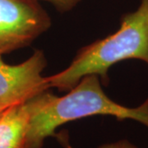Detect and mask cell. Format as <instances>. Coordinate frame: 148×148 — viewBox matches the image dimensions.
Listing matches in <instances>:
<instances>
[{
	"label": "cell",
	"instance_id": "6",
	"mask_svg": "<svg viewBox=\"0 0 148 148\" xmlns=\"http://www.w3.org/2000/svg\"><path fill=\"white\" fill-rule=\"evenodd\" d=\"M39 2H45L50 3L55 9L61 12H66L73 10L82 2V0H37Z\"/></svg>",
	"mask_w": 148,
	"mask_h": 148
},
{
	"label": "cell",
	"instance_id": "2",
	"mask_svg": "<svg viewBox=\"0 0 148 148\" xmlns=\"http://www.w3.org/2000/svg\"><path fill=\"white\" fill-rule=\"evenodd\" d=\"M139 59L148 66V0L122 16L119 30L104 39L81 48L66 69L47 77L49 88L69 91L82 77L97 75L104 84L114 64Z\"/></svg>",
	"mask_w": 148,
	"mask_h": 148
},
{
	"label": "cell",
	"instance_id": "1",
	"mask_svg": "<svg viewBox=\"0 0 148 148\" xmlns=\"http://www.w3.org/2000/svg\"><path fill=\"white\" fill-rule=\"evenodd\" d=\"M48 90L28 101L31 118L27 148H43L45 139L55 136L61 125L95 115L132 119L148 127V99L136 108L121 106L105 93L97 75L82 77L63 96Z\"/></svg>",
	"mask_w": 148,
	"mask_h": 148
},
{
	"label": "cell",
	"instance_id": "5",
	"mask_svg": "<svg viewBox=\"0 0 148 148\" xmlns=\"http://www.w3.org/2000/svg\"><path fill=\"white\" fill-rule=\"evenodd\" d=\"M30 118L28 101L3 111L0 117V148H27Z\"/></svg>",
	"mask_w": 148,
	"mask_h": 148
},
{
	"label": "cell",
	"instance_id": "8",
	"mask_svg": "<svg viewBox=\"0 0 148 148\" xmlns=\"http://www.w3.org/2000/svg\"><path fill=\"white\" fill-rule=\"evenodd\" d=\"M5 111V110H4ZM3 111H0V117H1V115L3 114Z\"/></svg>",
	"mask_w": 148,
	"mask_h": 148
},
{
	"label": "cell",
	"instance_id": "7",
	"mask_svg": "<svg viewBox=\"0 0 148 148\" xmlns=\"http://www.w3.org/2000/svg\"><path fill=\"white\" fill-rule=\"evenodd\" d=\"M99 148H138L132 143L127 140H120L118 142L111 143H106L101 146Z\"/></svg>",
	"mask_w": 148,
	"mask_h": 148
},
{
	"label": "cell",
	"instance_id": "3",
	"mask_svg": "<svg viewBox=\"0 0 148 148\" xmlns=\"http://www.w3.org/2000/svg\"><path fill=\"white\" fill-rule=\"evenodd\" d=\"M51 27L37 0H0V55L31 45Z\"/></svg>",
	"mask_w": 148,
	"mask_h": 148
},
{
	"label": "cell",
	"instance_id": "4",
	"mask_svg": "<svg viewBox=\"0 0 148 148\" xmlns=\"http://www.w3.org/2000/svg\"><path fill=\"white\" fill-rule=\"evenodd\" d=\"M0 55V111L27 103L49 89L43 72L47 59L40 49L18 64H8Z\"/></svg>",
	"mask_w": 148,
	"mask_h": 148
}]
</instances>
